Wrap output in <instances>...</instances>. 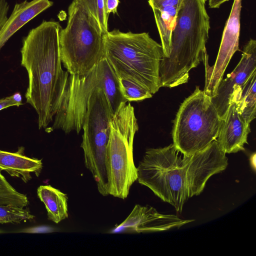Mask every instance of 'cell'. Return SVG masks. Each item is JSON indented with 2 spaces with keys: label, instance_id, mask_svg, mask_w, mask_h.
<instances>
[{
  "label": "cell",
  "instance_id": "cell-1",
  "mask_svg": "<svg viewBox=\"0 0 256 256\" xmlns=\"http://www.w3.org/2000/svg\"><path fill=\"white\" fill-rule=\"evenodd\" d=\"M228 159L216 140L188 156L174 144L148 149L137 168V180L182 212L190 198L200 194L209 178L224 170Z\"/></svg>",
  "mask_w": 256,
  "mask_h": 256
},
{
  "label": "cell",
  "instance_id": "cell-2",
  "mask_svg": "<svg viewBox=\"0 0 256 256\" xmlns=\"http://www.w3.org/2000/svg\"><path fill=\"white\" fill-rule=\"evenodd\" d=\"M61 28L58 22L43 20L22 42L21 64L28 77L25 97L38 114L39 129L46 128L53 121L69 76L62 67Z\"/></svg>",
  "mask_w": 256,
  "mask_h": 256
},
{
  "label": "cell",
  "instance_id": "cell-3",
  "mask_svg": "<svg viewBox=\"0 0 256 256\" xmlns=\"http://www.w3.org/2000/svg\"><path fill=\"white\" fill-rule=\"evenodd\" d=\"M210 29L206 0H184L171 36L170 51L160 66L162 86L186 83L190 71L202 62Z\"/></svg>",
  "mask_w": 256,
  "mask_h": 256
},
{
  "label": "cell",
  "instance_id": "cell-4",
  "mask_svg": "<svg viewBox=\"0 0 256 256\" xmlns=\"http://www.w3.org/2000/svg\"><path fill=\"white\" fill-rule=\"evenodd\" d=\"M104 56L118 78L140 84L152 94L162 87L163 50L148 32L108 31L104 36Z\"/></svg>",
  "mask_w": 256,
  "mask_h": 256
},
{
  "label": "cell",
  "instance_id": "cell-5",
  "mask_svg": "<svg viewBox=\"0 0 256 256\" xmlns=\"http://www.w3.org/2000/svg\"><path fill=\"white\" fill-rule=\"evenodd\" d=\"M104 34L86 9L73 0L66 26L59 35L60 60L69 74H84L104 56Z\"/></svg>",
  "mask_w": 256,
  "mask_h": 256
},
{
  "label": "cell",
  "instance_id": "cell-6",
  "mask_svg": "<svg viewBox=\"0 0 256 256\" xmlns=\"http://www.w3.org/2000/svg\"><path fill=\"white\" fill-rule=\"evenodd\" d=\"M138 130L134 107L130 102L122 104L111 120L106 158L108 194L114 197L126 198L137 180L133 143Z\"/></svg>",
  "mask_w": 256,
  "mask_h": 256
},
{
  "label": "cell",
  "instance_id": "cell-7",
  "mask_svg": "<svg viewBox=\"0 0 256 256\" xmlns=\"http://www.w3.org/2000/svg\"><path fill=\"white\" fill-rule=\"evenodd\" d=\"M220 122L210 98L196 86L181 104L173 121V144L184 155H192L216 140Z\"/></svg>",
  "mask_w": 256,
  "mask_h": 256
},
{
  "label": "cell",
  "instance_id": "cell-8",
  "mask_svg": "<svg viewBox=\"0 0 256 256\" xmlns=\"http://www.w3.org/2000/svg\"><path fill=\"white\" fill-rule=\"evenodd\" d=\"M112 118L104 90L96 87L88 102L80 146L84 150L85 166L92 173L98 192L103 196L109 194L106 158Z\"/></svg>",
  "mask_w": 256,
  "mask_h": 256
},
{
  "label": "cell",
  "instance_id": "cell-9",
  "mask_svg": "<svg viewBox=\"0 0 256 256\" xmlns=\"http://www.w3.org/2000/svg\"><path fill=\"white\" fill-rule=\"evenodd\" d=\"M100 62L82 75L69 74L50 130L60 129L66 133L78 134L82 128L88 102L96 87L102 88Z\"/></svg>",
  "mask_w": 256,
  "mask_h": 256
},
{
  "label": "cell",
  "instance_id": "cell-10",
  "mask_svg": "<svg viewBox=\"0 0 256 256\" xmlns=\"http://www.w3.org/2000/svg\"><path fill=\"white\" fill-rule=\"evenodd\" d=\"M230 14L226 23L214 64L210 66L206 52L203 60L205 66V94L212 97L223 78L224 72L234 54L239 50L240 13L242 0H234Z\"/></svg>",
  "mask_w": 256,
  "mask_h": 256
},
{
  "label": "cell",
  "instance_id": "cell-11",
  "mask_svg": "<svg viewBox=\"0 0 256 256\" xmlns=\"http://www.w3.org/2000/svg\"><path fill=\"white\" fill-rule=\"evenodd\" d=\"M254 72H256V41L250 39L245 45L238 65L226 78L222 79L215 95L210 97L221 118L229 106L233 89L243 85Z\"/></svg>",
  "mask_w": 256,
  "mask_h": 256
},
{
  "label": "cell",
  "instance_id": "cell-12",
  "mask_svg": "<svg viewBox=\"0 0 256 256\" xmlns=\"http://www.w3.org/2000/svg\"><path fill=\"white\" fill-rule=\"evenodd\" d=\"M194 220H182L174 214H160L148 206L136 204L128 218L112 232H162L180 228Z\"/></svg>",
  "mask_w": 256,
  "mask_h": 256
},
{
  "label": "cell",
  "instance_id": "cell-13",
  "mask_svg": "<svg viewBox=\"0 0 256 256\" xmlns=\"http://www.w3.org/2000/svg\"><path fill=\"white\" fill-rule=\"evenodd\" d=\"M250 132V124H247L238 112L236 104L230 102L221 118L218 134L216 138L221 150L226 154L244 150Z\"/></svg>",
  "mask_w": 256,
  "mask_h": 256
},
{
  "label": "cell",
  "instance_id": "cell-14",
  "mask_svg": "<svg viewBox=\"0 0 256 256\" xmlns=\"http://www.w3.org/2000/svg\"><path fill=\"white\" fill-rule=\"evenodd\" d=\"M52 4L50 0H25L16 4L0 30V50L18 30Z\"/></svg>",
  "mask_w": 256,
  "mask_h": 256
},
{
  "label": "cell",
  "instance_id": "cell-15",
  "mask_svg": "<svg viewBox=\"0 0 256 256\" xmlns=\"http://www.w3.org/2000/svg\"><path fill=\"white\" fill-rule=\"evenodd\" d=\"M184 0H148L161 40L164 57L170 54L171 36Z\"/></svg>",
  "mask_w": 256,
  "mask_h": 256
},
{
  "label": "cell",
  "instance_id": "cell-16",
  "mask_svg": "<svg viewBox=\"0 0 256 256\" xmlns=\"http://www.w3.org/2000/svg\"><path fill=\"white\" fill-rule=\"evenodd\" d=\"M24 152L23 146L19 147L14 152L0 150V172L5 170L12 176L20 178L25 182L32 179V172L38 176L42 168V160L27 156Z\"/></svg>",
  "mask_w": 256,
  "mask_h": 256
},
{
  "label": "cell",
  "instance_id": "cell-17",
  "mask_svg": "<svg viewBox=\"0 0 256 256\" xmlns=\"http://www.w3.org/2000/svg\"><path fill=\"white\" fill-rule=\"evenodd\" d=\"M234 102L238 112L246 122L250 124L256 114V72L243 85L233 89L230 102Z\"/></svg>",
  "mask_w": 256,
  "mask_h": 256
},
{
  "label": "cell",
  "instance_id": "cell-18",
  "mask_svg": "<svg viewBox=\"0 0 256 256\" xmlns=\"http://www.w3.org/2000/svg\"><path fill=\"white\" fill-rule=\"evenodd\" d=\"M38 198L45 205L48 220L56 224L68 216V196L50 185L40 186L37 190Z\"/></svg>",
  "mask_w": 256,
  "mask_h": 256
},
{
  "label": "cell",
  "instance_id": "cell-19",
  "mask_svg": "<svg viewBox=\"0 0 256 256\" xmlns=\"http://www.w3.org/2000/svg\"><path fill=\"white\" fill-rule=\"evenodd\" d=\"M100 63L102 72V88L106 96L113 116L121 106L128 101L122 92L118 77L105 56L100 60Z\"/></svg>",
  "mask_w": 256,
  "mask_h": 256
},
{
  "label": "cell",
  "instance_id": "cell-20",
  "mask_svg": "<svg viewBox=\"0 0 256 256\" xmlns=\"http://www.w3.org/2000/svg\"><path fill=\"white\" fill-rule=\"evenodd\" d=\"M34 218L28 208L0 204V224H20Z\"/></svg>",
  "mask_w": 256,
  "mask_h": 256
},
{
  "label": "cell",
  "instance_id": "cell-21",
  "mask_svg": "<svg viewBox=\"0 0 256 256\" xmlns=\"http://www.w3.org/2000/svg\"><path fill=\"white\" fill-rule=\"evenodd\" d=\"M122 92L128 101H138L152 98V94L140 84L128 79L118 78Z\"/></svg>",
  "mask_w": 256,
  "mask_h": 256
},
{
  "label": "cell",
  "instance_id": "cell-22",
  "mask_svg": "<svg viewBox=\"0 0 256 256\" xmlns=\"http://www.w3.org/2000/svg\"><path fill=\"white\" fill-rule=\"evenodd\" d=\"M92 16L102 32H108V16L105 12L104 0H78Z\"/></svg>",
  "mask_w": 256,
  "mask_h": 256
},
{
  "label": "cell",
  "instance_id": "cell-23",
  "mask_svg": "<svg viewBox=\"0 0 256 256\" xmlns=\"http://www.w3.org/2000/svg\"><path fill=\"white\" fill-rule=\"evenodd\" d=\"M23 104L21 94L16 93L14 94L0 99V111L12 106H19Z\"/></svg>",
  "mask_w": 256,
  "mask_h": 256
},
{
  "label": "cell",
  "instance_id": "cell-24",
  "mask_svg": "<svg viewBox=\"0 0 256 256\" xmlns=\"http://www.w3.org/2000/svg\"><path fill=\"white\" fill-rule=\"evenodd\" d=\"M9 5L6 0H0V30L7 20Z\"/></svg>",
  "mask_w": 256,
  "mask_h": 256
},
{
  "label": "cell",
  "instance_id": "cell-25",
  "mask_svg": "<svg viewBox=\"0 0 256 256\" xmlns=\"http://www.w3.org/2000/svg\"><path fill=\"white\" fill-rule=\"evenodd\" d=\"M104 3L105 12L108 16H109L111 13L117 14L119 0H104Z\"/></svg>",
  "mask_w": 256,
  "mask_h": 256
},
{
  "label": "cell",
  "instance_id": "cell-26",
  "mask_svg": "<svg viewBox=\"0 0 256 256\" xmlns=\"http://www.w3.org/2000/svg\"><path fill=\"white\" fill-rule=\"evenodd\" d=\"M22 232L27 233H42L48 232V227L44 226H38L23 229L20 231Z\"/></svg>",
  "mask_w": 256,
  "mask_h": 256
},
{
  "label": "cell",
  "instance_id": "cell-27",
  "mask_svg": "<svg viewBox=\"0 0 256 256\" xmlns=\"http://www.w3.org/2000/svg\"><path fill=\"white\" fill-rule=\"evenodd\" d=\"M228 0H208L210 8H218L222 4Z\"/></svg>",
  "mask_w": 256,
  "mask_h": 256
},
{
  "label": "cell",
  "instance_id": "cell-28",
  "mask_svg": "<svg viewBox=\"0 0 256 256\" xmlns=\"http://www.w3.org/2000/svg\"><path fill=\"white\" fill-rule=\"evenodd\" d=\"M3 232V231L0 230V233Z\"/></svg>",
  "mask_w": 256,
  "mask_h": 256
}]
</instances>
